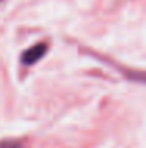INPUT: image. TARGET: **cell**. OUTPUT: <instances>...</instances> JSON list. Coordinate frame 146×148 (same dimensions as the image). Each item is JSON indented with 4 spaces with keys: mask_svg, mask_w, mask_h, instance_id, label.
<instances>
[{
    "mask_svg": "<svg viewBox=\"0 0 146 148\" xmlns=\"http://www.w3.org/2000/svg\"><path fill=\"white\" fill-rule=\"evenodd\" d=\"M2 2H3V0H0V5H2Z\"/></svg>",
    "mask_w": 146,
    "mask_h": 148,
    "instance_id": "3957f363",
    "label": "cell"
},
{
    "mask_svg": "<svg viewBox=\"0 0 146 148\" xmlns=\"http://www.w3.org/2000/svg\"><path fill=\"white\" fill-rule=\"evenodd\" d=\"M46 52H47V44L46 43H38V44L32 46V47L27 49L22 54V57H20L22 65H25V66L35 65V63L39 62V60L46 55Z\"/></svg>",
    "mask_w": 146,
    "mask_h": 148,
    "instance_id": "6da1fadb",
    "label": "cell"
},
{
    "mask_svg": "<svg viewBox=\"0 0 146 148\" xmlns=\"http://www.w3.org/2000/svg\"><path fill=\"white\" fill-rule=\"evenodd\" d=\"M0 148H24L19 140H3L0 142Z\"/></svg>",
    "mask_w": 146,
    "mask_h": 148,
    "instance_id": "7a4b0ae2",
    "label": "cell"
}]
</instances>
